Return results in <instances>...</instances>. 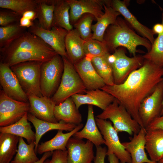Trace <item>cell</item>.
I'll return each instance as SVG.
<instances>
[{
	"mask_svg": "<svg viewBox=\"0 0 163 163\" xmlns=\"http://www.w3.org/2000/svg\"><path fill=\"white\" fill-rule=\"evenodd\" d=\"M43 62L30 61L10 67L27 94L42 96L40 87V69Z\"/></svg>",
	"mask_w": 163,
	"mask_h": 163,
	"instance_id": "8992f818",
	"label": "cell"
},
{
	"mask_svg": "<svg viewBox=\"0 0 163 163\" xmlns=\"http://www.w3.org/2000/svg\"><path fill=\"white\" fill-rule=\"evenodd\" d=\"M19 137L11 134L0 133V163H10L16 154Z\"/></svg>",
	"mask_w": 163,
	"mask_h": 163,
	"instance_id": "f1b7e54d",
	"label": "cell"
},
{
	"mask_svg": "<svg viewBox=\"0 0 163 163\" xmlns=\"http://www.w3.org/2000/svg\"><path fill=\"white\" fill-rule=\"evenodd\" d=\"M56 0H37L36 11L39 25L50 30L53 27V13Z\"/></svg>",
	"mask_w": 163,
	"mask_h": 163,
	"instance_id": "f546056e",
	"label": "cell"
},
{
	"mask_svg": "<svg viewBox=\"0 0 163 163\" xmlns=\"http://www.w3.org/2000/svg\"><path fill=\"white\" fill-rule=\"evenodd\" d=\"M85 42L75 29L68 31L65 39V47L68 59L73 65L85 56L84 50Z\"/></svg>",
	"mask_w": 163,
	"mask_h": 163,
	"instance_id": "d4e9b609",
	"label": "cell"
},
{
	"mask_svg": "<svg viewBox=\"0 0 163 163\" xmlns=\"http://www.w3.org/2000/svg\"><path fill=\"white\" fill-rule=\"evenodd\" d=\"M51 159H46L43 163H68L67 150H55L52 152Z\"/></svg>",
	"mask_w": 163,
	"mask_h": 163,
	"instance_id": "ab89813d",
	"label": "cell"
},
{
	"mask_svg": "<svg viewBox=\"0 0 163 163\" xmlns=\"http://www.w3.org/2000/svg\"><path fill=\"white\" fill-rule=\"evenodd\" d=\"M37 0H0V7L12 11L22 17L26 11H36Z\"/></svg>",
	"mask_w": 163,
	"mask_h": 163,
	"instance_id": "836d02e7",
	"label": "cell"
},
{
	"mask_svg": "<svg viewBox=\"0 0 163 163\" xmlns=\"http://www.w3.org/2000/svg\"><path fill=\"white\" fill-rule=\"evenodd\" d=\"M28 31L41 38L50 46L58 54L68 59L66 52L65 41L68 31L60 27L53 26L50 30L42 27L37 22L28 28Z\"/></svg>",
	"mask_w": 163,
	"mask_h": 163,
	"instance_id": "8fae6325",
	"label": "cell"
},
{
	"mask_svg": "<svg viewBox=\"0 0 163 163\" xmlns=\"http://www.w3.org/2000/svg\"><path fill=\"white\" fill-rule=\"evenodd\" d=\"M128 1L110 0V5L119 13L129 25L143 37L149 40L152 44L155 40L154 33L150 29L140 23L128 8Z\"/></svg>",
	"mask_w": 163,
	"mask_h": 163,
	"instance_id": "ac0fdd59",
	"label": "cell"
},
{
	"mask_svg": "<svg viewBox=\"0 0 163 163\" xmlns=\"http://www.w3.org/2000/svg\"><path fill=\"white\" fill-rule=\"evenodd\" d=\"M146 131L145 128L141 127L139 132L134 134L130 141L122 143L131 156L132 163H158L152 161L145 152Z\"/></svg>",
	"mask_w": 163,
	"mask_h": 163,
	"instance_id": "ffe728a7",
	"label": "cell"
},
{
	"mask_svg": "<svg viewBox=\"0 0 163 163\" xmlns=\"http://www.w3.org/2000/svg\"><path fill=\"white\" fill-rule=\"evenodd\" d=\"M85 94H76L71 97L77 109L83 104L96 106L103 110L115 99L112 95L101 89L87 90Z\"/></svg>",
	"mask_w": 163,
	"mask_h": 163,
	"instance_id": "d6986e66",
	"label": "cell"
},
{
	"mask_svg": "<svg viewBox=\"0 0 163 163\" xmlns=\"http://www.w3.org/2000/svg\"><path fill=\"white\" fill-rule=\"evenodd\" d=\"M64 70L62 57L57 54L42 64L40 69V87L42 95L50 98L59 85Z\"/></svg>",
	"mask_w": 163,
	"mask_h": 163,
	"instance_id": "ba28073f",
	"label": "cell"
},
{
	"mask_svg": "<svg viewBox=\"0 0 163 163\" xmlns=\"http://www.w3.org/2000/svg\"><path fill=\"white\" fill-rule=\"evenodd\" d=\"M19 23L0 27V48H4L21 36L27 30Z\"/></svg>",
	"mask_w": 163,
	"mask_h": 163,
	"instance_id": "e575fe53",
	"label": "cell"
},
{
	"mask_svg": "<svg viewBox=\"0 0 163 163\" xmlns=\"http://www.w3.org/2000/svg\"><path fill=\"white\" fill-rule=\"evenodd\" d=\"M28 113L16 123L9 126L0 127L1 133L11 134L24 138L28 144L34 142L35 133L32 130L30 123L28 121Z\"/></svg>",
	"mask_w": 163,
	"mask_h": 163,
	"instance_id": "83f0119b",
	"label": "cell"
},
{
	"mask_svg": "<svg viewBox=\"0 0 163 163\" xmlns=\"http://www.w3.org/2000/svg\"><path fill=\"white\" fill-rule=\"evenodd\" d=\"M52 152H48L43 154L39 160L34 163H43L44 161L52 155Z\"/></svg>",
	"mask_w": 163,
	"mask_h": 163,
	"instance_id": "bcb514c9",
	"label": "cell"
},
{
	"mask_svg": "<svg viewBox=\"0 0 163 163\" xmlns=\"http://www.w3.org/2000/svg\"><path fill=\"white\" fill-rule=\"evenodd\" d=\"M95 121L107 146V155L114 154L120 163H132L131 156L120 142L118 133L114 129L112 123L107 120L96 117Z\"/></svg>",
	"mask_w": 163,
	"mask_h": 163,
	"instance_id": "9c48e42d",
	"label": "cell"
},
{
	"mask_svg": "<svg viewBox=\"0 0 163 163\" xmlns=\"http://www.w3.org/2000/svg\"><path fill=\"white\" fill-rule=\"evenodd\" d=\"M0 83L2 90L8 97L19 101L28 102L27 94L24 91L10 67L1 62Z\"/></svg>",
	"mask_w": 163,
	"mask_h": 163,
	"instance_id": "4fadbf2b",
	"label": "cell"
},
{
	"mask_svg": "<svg viewBox=\"0 0 163 163\" xmlns=\"http://www.w3.org/2000/svg\"><path fill=\"white\" fill-rule=\"evenodd\" d=\"M70 6L66 1H56L54 9L53 27L63 28L68 31L73 29V26L70 22Z\"/></svg>",
	"mask_w": 163,
	"mask_h": 163,
	"instance_id": "4dcf8cb0",
	"label": "cell"
},
{
	"mask_svg": "<svg viewBox=\"0 0 163 163\" xmlns=\"http://www.w3.org/2000/svg\"><path fill=\"white\" fill-rule=\"evenodd\" d=\"M162 80L163 67L144 59L142 66L131 72L123 83L105 85L101 89L113 96L144 127L139 114L140 105Z\"/></svg>",
	"mask_w": 163,
	"mask_h": 163,
	"instance_id": "6da1fadb",
	"label": "cell"
},
{
	"mask_svg": "<svg viewBox=\"0 0 163 163\" xmlns=\"http://www.w3.org/2000/svg\"><path fill=\"white\" fill-rule=\"evenodd\" d=\"M146 130H163V114L155 119L146 128Z\"/></svg>",
	"mask_w": 163,
	"mask_h": 163,
	"instance_id": "b9f144b4",
	"label": "cell"
},
{
	"mask_svg": "<svg viewBox=\"0 0 163 163\" xmlns=\"http://www.w3.org/2000/svg\"><path fill=\"white\" fill-rule=\"evenodd\" d=\"M163 101V80L153 91L141 103L139 109L140 117L145 129L161 115Z\"/></svg>",
	"mask_w": 163,
	"mask_h": 163,
	"instance_id": "7c38bea8",
	"label": "cell"
},
{
	"mask_svg": "<svg viewBox=\"0 0 163 163\" xmlns=\"http://www.w3.org/2000/svg\"><path fill=\"white\" fill-rule=\"evenodd\" d=\"M30 104L29 113L37 118L50 122H58L54 115L56 104L51 98L46 96L39 97L27 94Z\"/></svg>",
	"mask_w": 163,
	"mask_h": 163,
	"instance_id": "2e32d148",
	"label": "cell"
},
{
	"mask_svg": "<svg viewBox=\"0 0 163 163\" xmlns=\"http://www.w3.org/2000/svg\"><path fill=\"white\" fill-rule=\"evenodd\" d=\"M96 117L104 120L109 119L118 133L124 132L132 136L138 133L141 128L126 109L116 99Z\"/></svg>",
	"mask_w": 163,
	"mask_h": 163,
	"instance_id": "5b68a950",
	"label": "cell"
},
{
	"mask_svg": "<svg viewBox=\"0 0 163 163\" xmlns=\"http://www.w3.org/2000/svg\"><path fill=\"white\" fill-rule=\"evenodd\" d=\"M96 155L94 160V163H105V159L107 155V150L105 147L101 146L96 147Z\"/></svg>",
	"mask_w": 163,
	"mask_h": 163,
	"instance_id": "60d3db41",
	"label": "cell"
},
{
	"mask_svg": "<svg viewBox=\"0 0 163 163\" xmlns=\"http://www.w3.org/2000/svg\"><path fill=\"white\" fill-rule=\"evenodd\" d=\"M54 113L58 122L61 121L77 126L81 123L82 121V115L71 97L56 105Z\"/></svg>",
	"mask_w": 163,
	"mask_h": 163,
	"instance_id": "603a6c76",
	"label": "cell"
},
{
	"mask_svg": "<svg viewBox=\"0 0 163 163\" xmlns=\"http://www.w3.org/2000/svg\"><path fill=\"white\" fill-rule=\"evenodd\" d=\"M152 30L155 34L158 35L163 33V24L161 23H157L153 26Z\"/></svg>",
	"mask_w": 163,
	"mask_h": 163,
	"instance_id": "f6af8a7d",
	"label": "cell"
},
{
	"mask_svg": "<svg viewBox=\"0 0 163 163\" xmlns=\"http://www.w3.org/2000/svg\"><path fill=\"white\" fill-rule=\"evenodd\" d=\"M158 163H163V159L161 160Z\"/></svg>",
	"mask_w": 163,
	"mask_h": 163,
	"instance_id": "c3c4849f",
	"label": "cell"
},
{
	"mask_svg": "<svg viewBox=\"0 0 163 163\" xmlns=\"http://www.w3.org/2000/svg\"><path fill=\"white\" fill-rule=\"evenodd\" d=\"M145 148L152 161L158 163L163 159V130H146Z\"/></svg>",
	"mask_w": 163,
	"mask_h": 163,
	"instance_id": "484cf974",
	"label": "cell"
},
{
	"mask_svg": "<svg viewBox=\"0 0 163 163\" xmlns=\"http://www.w3.org/2000/svg\"><path fill=\"white\" fill-rule=\"evenodd\" d=\"M83 126V124L81 123L77 125L72 130L66 133H64L62 130H58L53 138L39 144L37 153L41 155L48 152L67 150L66 146L69 139L82 129Z\"/></svg>",
	"mask_w": 163,
	"mask_h": 163,
	"instance_id": "cb8c5ba5",
	"label": "cell"
},
{
	"mask_svg": "<svg viewBox=\"0 0 163 163\" xmlns=\"http://www.w3.org/2000/svg\"><path fill=\"white\" fill-rule=\"evenodd\" d=\"M95 20L94 17L90 14L83 15L73 25L81 37L85 41L92 38V24Z\"/></svg>",
	"mask_w": 163,
	"mask_h": 163,
	"instance_id": "8d00e7d4",
	"label": "cell"
},
{
	"mask_svg": "<svg viewBox=\"0 0 163 163\" xmlns=\"http://www.w3.org/2000/svg\"><path fill=\"white\" fill-rule=\"evenodd\" d=\"M19 23L21 26L28 28L34 25V21L22 16L20 20Z\"/></svg>",
	"mask_w": 163,
	"mask_h": 163,
	"instance_id": "7bdbcfd3",
	"label": "cell"
},
{
	"mask_svg": "<svg viewBox=\"0 0 163 163\" xmlns=\"http://www.w3.org/2000/svg\"><path fill=\"white\" fill-rule=\"evenodd\" d=\"M94 145L88 140L70 138L66 146L68 163H92L95 157Z\"/></svg>",
	"mask_w": 163,
	"mask_h": 163,
	"instance_id": "9a60e30c",
	"label": "cell"
},
{
	"mask_svg": "<svg viewBox=\"0 0 163 163\" xmlns=\"http://www.w3.org/2000/svg\"><path fill=\"white\" fill-rule=\"evenodd\" d=\"M22 16L34 21L36 18H37V14L35 11L29 10L25 12Z\"/></svg>",
	"mask_w": 163,
	"mask_h": 163,
	"instance_id": "ee69618b",
	"label": "cell"
},
{
	"mask_svg": "<svg viewBox=\"0 0 163 163\" xmlns=\"http://www.w3.org/2000/svg\"><path fill=\"white\" fill-rule=\"evenodd\" d=\"M84 50L85 56H89L92 58L110 53L103 42L92 38L85 41Z\"/></svg>",
	"mask_w": 163,
	"mask_h": 163,
	"instance_id": "74e56055",
	"label": "cell"
},
{
	"mask_svg": "<svg viewBox=\"0 0 163 163\" xmlns=\"http://www.w3.org/2000/svg\"><path fill=\"white\" fill-rule=\"evenodd\" d=\"M21 17L12 11L0 10V25L1 26H6L19 23Z\"/></svg>",
	"mask_w": 163,
	"mask_h": 163,
	"instance_id": "f35d334b",
	"label": "cell"
},
{
	"mask_svg": "<svg viewBox=\"0 0 163 163\" xmlns=\"http://www.w3.org/2000/svg\"><path fill=\"white\" fill-rule=\"evenodd\" d=\"M73 136L80 139H86L96 147L104 144V140L95 121L92 105L88 106L87 118L85 126L81 130L76 133Z\"/></svg>",
	"mask_w": 163,
	"mask_h": 163,
	"instance_id": "7402d4cb",
	"label": "cell"
},
{
	"mask_svg": "<svg viewBox=\"0 0 163 163\" xmlns=\"http://www.w3.org/2000/svg\"><path fill=\"white\" fill-rule=\"evenodd\" d=\"M106 3L104 5V13L92 25V39L103 42L105 32L108 27L116 22L120 14Z\"/></svg>",
	"mask_w": 163,
	"mask_h": 163,
	"instance_id": "4316f807",
	"label": "cell"
},
{
	"mask_svg": "<svg viewBox=\"0 0 163 163\" xmlns=\"http://www.w3.org/2000/svg\"><path fill=\"white\" fill-rule=\"evenodd\" d=\"M27 119L32 123L35 129V150L36 153L41 138L47 132L53 130L71 131L77 126L61 121L54 123L44 121L37 118L30 113H28Z\"/></svg>",
	"mask_w": 163,
	"mask_h": 163,
	"instance_id": "44dd1931",
	"label": "cell"
},
{
	"mask_svg": "<svg viewBox=\"0 0 163 163\" xmlns=\"http://www.w3.org/2000/svg\"><path fill=\"white\" fill-rule=\"evenodd\" d=\"M161 19V23L163 24V12ZM142 56L144 59L163 67V33L158 35L152 44L151 50Z\"/></svg>",
	"mask_w": 163,
	"mask_h": 163,
	"instance_id": "d590c367",
	"label": "cell"
},
{
	"mask_svg": "<svg viewBox=\"0 0 163 163\" xmlns=\"http://www.w3.org/2000/svg\"><path fill=\"white\" fill-rule=\"evenodd\" d=\"M17 153L10 163H34L39 160L36 154L35 142L27 144L19 137Z\"/></svg>",
	"mask_w": 163,
	"mask_h": 163,
	"instance_id": "1f68e13d",
	"label": "cell"
},
{
	"mask_svg": "<svg viewBox=\"0 0 163 163\" xmlns=\"http://www.w3.org/2000/svg\"><path fill=\"white\" fill-rule=\"evenodd\" d=\"M62 57L64 64L63 74L59 86L51 97L56 105L75 94L85 93L87 90L74 65L66 57Z\"/></svg>",
	"mask_w": 163,
	"mask_h": 163,
	"instance_id": "277c9868",
	"label": "cell"
},
{
	"mask_svg": "<svg viewBox=\"0 0 163 163\" xmlns=\"http://www.w3.org/2000/svg\"><path fill=\"white\" fill-rule=\"evenodd\" d=\"M107 156L109 163H120L119 159L114 154H110Z\"/></svg>",
	"mask_w": 163,
	"mask_h": 163,
	"instance_id": "7dc6e473",
	"label": "cell"
},
{
	"mask_svg": "<svg viewBox=\"0 0 163 163\" xmlns=\"http://www.w3.org/2000/svg\"><path fill=\"white\" fill-rule=\"evenodd\" d=\"M108 59L112 67L114 84L117 85L123 83L131 72L142 66L144 60L142 56H128L123 47L110 53Z\"/></svg>",
	"mask_w": 163,
	"mask_h": 163,
	"instance_id": "52a82bcc",
	"label": "cell"
},
{
	"mask_svg": "<svg viewBox=\"0 0 163 163\" xmlns=\"http://www.w3.org/2000/svg\"><path fill=\"white\" fill-rule=\"evenodd\" d=\"M110 54L93 57L91 59V62L96 72L107 85L115 84L112 67L108 59Z\"/></svg>",
	"mask_w": 163,
	"mask_h": 163,
	"instance_id": "d6a6232c",
	"label": "cell"
},
{
	"mask_svg": "<svg viewBox=\"0 0 163 163\" xmlns=\"http://www.w3.org/2000/svg\"><path fill=\"white\" fill-rule=\"evenodd\" d=\"M29 102L16 100L7 95L2 90L0 92V126L13 124L29 112Z\"/></svg>",
	"mask_w": 163,
	"mask_h": 163,
	"instance_id": "30bf717a",
	"label": "cell"
},
{
	"mask_svg": "<svg viewBox=\"0 0 163 163\" xmlns=\"http://www.w3.org/2000/svg\"><path fill=\"white\" fill-rule=\"evenodd\" d=\"M70 7V20L73 25L84 14H90L97 20L104 13L106 0H66Z\"/></svg>",
	"mask_w": 163,
	"mask_h": 163,
	"instance_id": "5bb4252c",
	"label": "cell"
},
{
	"mask_svg": "<svg viewBox=\"0 0 163 163\" xmlns=\"http://www.w3.org/2000/svg\"><path fill=\"white\" fill-rule=\"evenodd\" d=\"M0 51L1 62L10 67L27 61L44 62L56 54L41 38L27 30L7 46L0 48Z\"/></svg>",
	"mask_w": 163,
	"mask_h": 163,
	"instance_id": "7a4b0ae2",
	"label": "cell"
},
{
	"mask_svg": "<svg viewBox=\"0 0 163 163\" xmlns=\"http://www.w3.org/2000/svg\"><path fill=\"white\" fill-rule=\"evenodd\" d=\"M103 42L108 51L114 52L120 47L126 48L133 56H136L139 46L145 47L149 52L152 44L147 39L137 34L124 19L118 17L114 24L106 30Z\"/></svg>",
	"mask_w": 163,
	"mask_h": 163,
	"instance_id": "3957f363",
	"label": "cell"
},
{
	"mask_svg": "<svg viewBox=\"0 0 163 163\" xmlns=\"http://www.w3.org/2000/svg\"><path fill=\"white\" fill-rule=\"evenodd\" d=\"M91 58L89 56H86L73 65L87 90L101 89L106 85L93 66Z\"/></svg>",
	"mask_w": 163,
	"mask_h": 163,
	"instance_id": "e0dca14e",
	"label": "cell"
},
{
	"mask_svg": "<svg viewBox=\"0 0 163 163\" xmlns=\"http://www.w3.org/2000/svg\"><path fill=\"white\" fill-rule=\"evenodd\" d=\"M163 114V101L162 103V110L161 112V115H162Z\"/></svg>",
	"mask_w": 163,
	"mask_h": 163,
	"instance_id": "681fc988",
	"label": "cell"
}]
</instances>
